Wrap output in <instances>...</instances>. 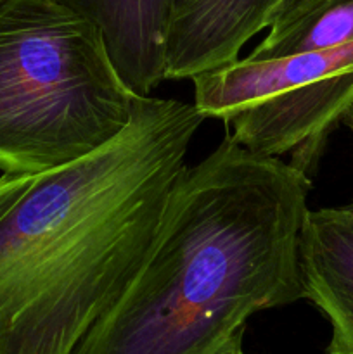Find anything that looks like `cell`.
Here are the masks:
<instances>
[{
	"label": "cell",
	"mask_w": 353,
	"mask_h": 354,
	"mask_svg": "<svg viewBox=\"0 0 353 354\" xmlns=\"http://www.w3.org/2000/svg\"><path fill=\"white\" fill-rule=\"evenodd\" d=\"M100 30L125 85L149 97L166 80L165 44L172 0H59Z\"/></svg>",
	"instance_id": "cell-7"
},
{
	"label": "cell",
	"mask_w": 353,
	"mask_h": 354,
	"mask_svg": "<svg viewBox=\"0 0 353 354\" xmlns=\"http://www.w3.org/2000/svg\"><path fill=\"white\" fill-rule=\"evenodd\" d=\"M204 114L137 97L90 154L0 176V354H73L145 261Z\"/></svg>",
	"instance_id": "cell-1"
},
{
	"label": "cell",
	"mask_w": 353,
	"mask_h": 354,
	"mask_svg": "<svg viewBox=\"0 0 353 354\" xmlns=\"http://www.w3.org/2000/svg\"><path fill=\"white\" fill-rule=\"evenodd\" d=\"M310 175L225 137L173 183L145 261L73 354H215L260 311L305 299Z\"/></svg>",
	"instance_id": "cell-2"
},
{
	"label": "cell",
	"mask_w": 353,
	"mask_h": 354,
	"mask_svg": "<svg viewBox=\"0 0 353 354\" xmlns=\"http://www.w3.org/2000/svg\"><path fill=\"white\" fill-rule=\"evenodd\" d=\"M300 268L305 299L331 325L327 354H353V204L308 209Z\"/></svg>",
	"instance_id": "cell-6"
},
{
	"label": "cell",
	"mask_w": 353,
	"mask_h": 354,
	"mask_svg": "<svg viewBox=\"0 0 353 354\" xmlns=\"http://www.w3.org/2000/svg\"><path fill=\"white\" fill-rule=\"evenodd\" d=\"M135 100L92 21L59 0L0 2V171L90 154L130 123Z\"/></svg>",
	"instance_id": "cell-3"
},
{
	"label": "cell",
	"mask_w": 353,
	"mask_h": 354,
	"mask_svg": "<svg viewBox=\"0 0 353 354\" xmlns=\"http://www.w3.org/2000/svg\"><path fill=\"white\" fill-rule=\"evenodd\" d=\"M246 328H241V330L235 332L220 349H218L215 354H246L244 349H242V339H244Z\"/></svg>",
	"instance_id": "cell-10"
},
{
	"label": "cell",
	"mask_w": 353,
	"mask_h": 354,
	"mask_svg": "<svg viewBox=\"0 0 353 354\" xmlns=\"http://www.w3.org/2000/svg\"><path fill=\"white\" fill-rule=\"evenodd\" d=\"M329 2H332V0H280L269 19V30L287 26L293 21L314 12L315 9Z\"/></svg>",
	"instance_id": "cell-9"
},
{
	"label": "cell",
	"mask_w": 353,
	"mask_h": 354,
	"mask_svg": "<svg viewBox=\"0 0 353 354\" xmlns=\"http://www.w3.org/2000/svg\"><path fill=\"white\" fill-rule=\"evenodd\" d=\"M353 38V0H332L287 26L270 30L246 59L272 61L334 47Z\"/></svg>",
	"instance_id": "cell-8"
},
{
	"label": "cell",
	"mask_w": 353,
	"mask_h": 354,
	"mask_svg": "<svg viewBox=\"0 0 353 354\" xmlns=\"http://www.w3.org/2000/svg\"><path fill=\"white\" fill-rule=\"evenodd\" d=\"M280 0H172L165 44L166 80H185L239 61L269 28Z\"/></svg>",
	"instance_id": "cell-5"
},
{
	"label": "cell",
	"mask_w": 353,
	"mask_h": 354,
	"mask_svg": "<svg viewBox=\"0 0 353 354\" xmlns=\"http://www.w3.org/2000/svg\"><path fill=\"white\" fill-rule=\"evenodd\" d=\"M0 2H3V0H0Z\"/></svg>",
	"instance_id": "cell-12"
},
{
	"label": "cell",
	"mask_w": 353,
	"mask_h": 354,
	"mask_svg": "<svg viewBox=\"0 0 353 354\" xmlns=\"http://www.w3.org/2000/svg\"><path fill=\"white\" fill-rule=\"evenodd\" d=\"M194 106L220 118L227 137L311 175L353 102V38L272 61L239 59L194 76Z\"/></svg>",
	"instance_id": "cell-4"
},
{
	"label": "cell",
	"mask_w": 353,
	"mask_h": 354,
	"mask_svg": "<svg viewBox=\"0 0 353 354\" xmlns=\"http://www.w3.org/2000/svg\"><path fill=\"white\" fill-rule=\"evenodd\" d=\"M341 121L346 124V127L350 128V130H352V133H353V102L350 104V107L346 109L345 116H343Z\"/></svg>",
	"instance_id": "cell-11"
}]
</instances>
